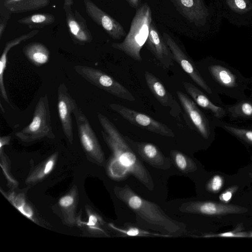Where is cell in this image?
Listing matches in <instances>:
<instances>
[{"label":"cell","instance_id":"obj_1","mask_svg":"<svg viewBox=\"0 0 252 252\" xmlns=\"http://www.w3.org/2000/svg\"><path fill=\"white\" fill-rule=\"evenodd\" d=\"M97 117L103 130V139L111 151V157L118 159L148 189L153 190L154 184L149 171L138 159L133 150L115 125L104 115L98 113Z\"/></svg>","mask_w":252,"mask_h":252},{"label":"cell","instance_id":"obj_2","mask_svg":"<svg viewBox=\"0 0 252 252\" xmlns=\"http://www.w3.org/2000/svg\"><path fill=\"white\" fill-rule=\"evenodd\" d=\"M205 66L208 85L216 94H220L236 100L246 96L250 89V78H246L237 69L224 61L212 59Z\"/></svg>","mask_w":252,"mask_h":252},{"label":"cell","instance_id":"obj_3","mask_svg":"<svg viewBox=\"0 0 252 252\" xmlns=\"http://www.w3.org/2000/svg\"><path fill=\"white\" fill-rule=\"evenodd\" d=\"M114 192L118 199L148 223L158 226L169 233L181 229L179 223L166 216L157 204L143 198L128 185L115 186Z\"/></svg>","mask_w":252,"mask_h":252},{"label":"cell","instance_id":"obj_4","mask_svg":"<svg viewBox=\"0 0 252 252\" xmlns=\"http://www.w3.org/2000/svg\"><path fill=\"white\" fill-rule=\"evenodd\" d=\"M152 21L151 9L145 3L136 11L124 40L121 43H113L112 47L123 52L134 60L141 62L140 51L147 40Z\"/></svg>","mask_w":252,"mask_h":252},{"label":"cell","instance_id":"obj_5","mask_svg":"<svg viewBox=\"0 0 252 252\" xmlns=\"http://www.w3.org/2000/svg\"><path fill=\"white\" fill-rule=\"evenodd\" d=\"M25 144H32L44 138L54 139L51 124L49 99L47 94L38 101L31 122L16 134Z\"/></svg>","mask_w":252,"mask_h":252},{"label":"cell","instance_id":"obj_6","mask_svg":"<svg viewBox=\"0 0 252 252\" xmlns=\"http://www.w3.org/2000/svg\"><path fill=\"white\" fill-rule=\"evenodd\" d=\"M79 140L87 158L92 162L102 166L105 162L104 153L87 118L77 106L74 110Z\"/></svg>","mask_w":252,"mask_h":252},{"label":"cell","instance_id":"obj_7","mask_svg":"<svg viewBox=\"0 0 252 252\" xmlns=\"http://www.w3.org/2000/svg\"><path fill=\"white\" fill-rule=\"evenodd\" d=\"M163 39L169 48L174 60L179 64L193 81L203 90L214 103L222 106L224 104L219 95L212 91L192 60L168 34L164 33Z\"/></svg>","mask_w":252,"mask_h":252},{"label":"cell","instance_id":"obj_8","mask_svg":"<svg viewBox=\"0 0 252 252\" xmlns=\"http://www.w3.org/2000/svg\"><path fill=\"white\" fill-rule=\"evenodd\" d=\"M74 68L77 74L98 88L118 97L130 101L135 100L134 96L128 89L105 72L82 65H75Z\"/></svg>","mask_w":252,"mask_h":252},{"label":"cell","instance_id":"obj_9","mask_svg":"<svg viewBox=\"0 0 252 252\" xmlns=\"http://www.w3.org/2000/svg\"><path fill=\"white\" fill-rule=\"evenodd\" d=\"M177 97L186 113L201 137L205 140H212L215 135L216 126L214 118L203 112L186 94L177 91Z\"/></svg>","mask_w":252,"mask_h":252},{"label":"cell","instance_id":"obj_10","mask_svg":"<svg viewBox=\"0 0 252 252\" xmlns=\"http://www.w3.org/2000/svg\"><path fill=\"white\" fill-rule=\"evenodd\" d=\"M109 106L112 110L132 125L162 136H175L170 128L148 115L119 104L110 103Z\"/></svg>","mask_w":252,"mask_h":252},{"label":"cell","instance_id":"obj_11","mask_svg":"<svg viewBox=\"0 0 252 252\" xmlns=\"http://www.w3.org/2000/svg\"><path fill=\"white\" fill-rule=\"evenodd\" d=\"M179 211L182 213L219 216L243 213L248 210L234 204L211 201H190L182 203Z\"/></svg>","mask_w":252,"mask_h":252},{"label":"cell","instance_id":"obj_12","mask_svg":"<svg viewBox=\"0 0 252 252\" xmlns=\"http://www.w3.org/2000/svg\"><path fill=\"white\" fill-rule=\"evenodd\" d=\"M28 186L20 190L14 189L5 191L0 188V191L5 198L23 216L38 225L50 227V224L39 215L29 200L26 194L31 186Z\"/></svg>","mask_w":252,"mask_h":252},{"label":"cell","instance_id":"obj_13","mask_svg":"<svg viewBox=\"0 0 252 252\" xmlns=\"http://www.w3.org/2000/svg\"><path fill=\"white\" fill-rule=\"evenodd\" d=\"M58 111L63 132L70 144L73 141L72 114L78 106L64 83L58 88Z\"/></svg>","mask_w":252,"mask_h":252},{"label":"cell","instance_id":"obj_14","mask_svg":"<svg viewBox=\"0 0 252 252\" xmlns=\"http://www.w3.org/2000/svg\"><path fill=\"white\" fill-rule=\"evenodd\" d=\"M82 211L77 214L76 225L87 237H110L108 223L88 204L85 206V217L82 218Z\"/></svg>","mask_w":252,"mask_h":252},{"label":"cell","instance_id":"obj_15","mask_svg":"<svg viewBox=\"0 0 252 252\" xmlns=\"http://www.w3.org/2000/svg\"><path fill=\"white\" fill-rule=\"evenodd\" d=\"M124 137L130 147L151 166L162 170L171 167V159L164 156L154 144L135 141L126 136Z\"/></svg>","mask_w":252,"mask_h":252},{"label":"cell","instance_id":"obj_16","mask_svg":"<svg viewBox=\"0 0 252 252\" xmlns=\"http://www.w3.org/2000/svg\"><path fill=\"white\" fill-rule=\"evenodd\" d=\"M79 202L78 189L76 185L62 195L52 207L63 223L69 227L76 225L77 207Z\"/></svg>","mask_w":252,"mask_h":252},{"label":"cell","instance_id":"obj_17","mask_svg":"<svg viewBox=\"0 0 252 252\" xmlns=\"http://www.w3.org/2000/svg\"><path fill=\"white\" fill-rule=\"evenodd\" d=\"M88 15L100 26L113 39H120L126 35L123 26L90 0H84Z\"/></svg>","mask_w":252,"mask_h":252},{"label":"cell","instance_id":"obj_18","mask_svg":"<svg viewBox=\"0 0 252 252\" xmlns=\"http://www.w3.org/2000/svg\"><path fill=\"white\" fill-rule=\"evenodd\" d=\"M146 44L162 67L167 69L173 65L174 59L169 48L152 23Z\"/></svg>","mask_w":252,"mask_h":252},{"label":"cell","instance_id":"obj_19","mask_svg":"<svg viewBox=\"0 0 252 252\" xmlns=\"http://www.w3.org/2000/svg\"><path fill=\"white\" fill-rule=\"evenodd\" d=\"M144 77L147 86L158 101L162 105L169 107L172 116H177L181 111L180 105L160 80L149 71H145Z\"/></svg>","mask_w":252,"mask_h":252},{"label":"cell","instance_id":"obj_20","mask_svg":"<svg viewBox=\"0 0 252 252\" xmlns=\"http://www.w3.org/2000/svg\"><path fill=\"white\" fill-rule=\"evenodd\" d=\"M183 84L186 92L195 103L207 111L214 119L223 120L226 117L224 108L214 103L204 92L189 82H184Z\"/></svg>","mask_w":252,"mask_h":252},{"label":"cell","instance_id":"obj_21","mask_svg":"<svg viewBox=\"0 0 252 252\" xmlns=\"http://www.w3.org/2000/svg\"><path fill=\"white\" fill-rule=\"evenodd\" d=\"M177 9L190 22H205L208 11L203 0H174Z\"/></svg>","mask_w":252,"mask_h":252},{"label":"cell","instance_id":"obj_22","mask_svg":"<svg viewBox=\"0 0 252 252\" xmlns=\"http://www.w3.org/2000/svg\"><path fill=\"white\" fill-rule=\"evenodd\" d=\"M233 104H223L226 116L231 121H252V97L246 96Z\"/></svg>","mask_w":252,"mask_h":252},{"label":"cell","instance_id":"obj_23","mask_svg":"<svg viewBox=\"0 0 252 252\" xmlns=\"http://www.w3.org/2000/svg\"><path fill=\"white\" fill-rule=\"evenodd\" d=\"M58 156V152H55L32 168L25 180L26 184L31 186L46 178L55 167Z\"/></svg>","mask_w":252,"mask_h":252},{"label":"cell","instance_id":"obj_24","mask_svg":"<svg viewBox=\"0 0 252 252\" xmlns=\"http://www.w3.org/2000/svg\"><path fill=\"white\" fill-rule=\"evenodd\" d=\"M216 127L222 129L240 141L252 146V126L227 122L223 120L214 119Z\"/></svg>","mask_w":252,"mask_h":252},{"label":"cell","instance_id":"obj_25","mask_svg":"<svg viewBox=\"0 0 252 252\" xmlns=\"http://www.w3.org/2000/svg\"><path fill=\"white\" fill-rule=\"evenodd\" d=\"M38 32V30L33 31L28 34L23 35L8 41L5 44L4 49L1 55L0 59V91L3 99L9 104L10 102L4 84V73L7 64L8 52L13 47L19 44L23 41L34 36Z\"/></svg>","mask_w":252,"mask_h":252},{"label":"cell","instance_id":"obj_26","mask_svg":"<svg viewBox=\"0 0 252 252\" xmlns=\"http://www.w3.org/2000/svg\"><path fill=\"white\" fill-rule=\"evenodd\" d=\"M23 50L26 57L35 66L42 65L49 61L50 52L48 48L41 43L27 45Z\"/></svg>","mask_w":252,"mask_h":252},{"label":"cell","instance_id":"obj_27","mask_svg":"<svg viewBox=\"0 0 252 252\" xmlns=\"http://www.w3.org/2000/svg\"><path fill=\"white\" fill-rule=\"evenodd\" d=\"M171 160L181 172L184 173L193 172L197 169L195 162L189 156L178 150L170 151Z\"/></svg>","mask_w":252,"mask_h":252},{"label":"cell","instance_id":"obj_28","mask_svg":"<svg viewBox=\"0 0 252 252\" xmlns=\"http://www.w3.org/2000/svg\"><path fill=\"white\" fill-rule=\"evenodd\" d=\"M65 11L67 26L71 34L79 43L91 42L92 37L89 32L84 29L80 24L76 20L71 11L68 12L66 10Z\"/></svg>","mask_w":252,"mask_h":252},{"label":"cell","instance_id":"obj_29","mask_svg":"<svg viewBox=\"0 0 252 252\" xmlns=\"http://www.w3.org/2000/svg\"><path fill=\"white\" fill-rule=\"evenodd\" d=\"M106 170L109 177L117 181L123 180L130 174L118 159L112 157H110L106 164Z\"/></svg>","mask_w":252,"mask_h":252},{"label":"cell","instance_id":"obj_30","mask_svg":"<svg viewBox=\"0 0 252 252\" xmlns=\"http://www.w3.org/2000/svg\"><path fill=\"white\" fill-rule=\"evenodd\" d=\"M3 148H0V165L7 182V186L10 189H17L19 183L11 172V162L3 151Z\"/></svg>","mask_w":252,"mask_h":252},{"label":"cell","instance_id":"obj_31","mask_svg":"<svg viewBox=\"0 0 252 252\" xmlns=\"http://www.w3.org/2000/svg\"><path fill=\"white\" fill-rule=\"evenodd\" d=\"M108 225L110 228L125 236L166 237L172 236V235L171 236L168 234H160L158 233H152L135 227H129L125 228H120L116 226L113 223H109Z\"/></svg>","mask_w":252,"mask_h":252},{"label":"cell","instance_id":"obj_32","mask_svg":"<svg viewBox=\"0 0 252 252\" xmlns=\"http://www.w3.org/2000/svg\"><path fill=\"white\" fill-rule=\"evenodd\" d=\"M55 17L50 14H35L20 19L18 22L21 24L46 25L53 23Z\"/></svg>","mask_w":252,"mask_h":252},{"label":"cell","instance_id":"obj_33","mask_svg":"<svg viewBox=\"0 0 252 252\" xmlns=\"http://www.w3.org/2000/svg\"><path fill=\"white\" fill-rule=\"evenodd\" d=\"M224 183L223 178L219 175L214 176L207 184V189L213 193H218Z\"/></svg>","mask_w":252,"mask_h":252},{"label":"cell","instance_id":"obj_34","mask_svg":"<svg viewBox=\"0 0 252 252\" xmlns=\"http://www.w3.org/2000/svg\"><path fill=\"white\" fill-rule=\"evenodd\" d=\"M226 3L230 9L237 12L243 13L249 10L247 0H226Z\"/></svg>","mask_w":252,"mask_h":252},{"label":"cell","instance_id":"obj_35","mask_svg":"<svg viewBox=\"0 0 252 252\" xmlns=\"http://www.w3.org/2000/svg\"><path fill=\"white\" fill-rule=\"evenodd\" d=\"M203 237H249L248 232L230 231L214 234H207Z\"/></svg>","mask_w":252,"mask_h":252},{"label":"cell","instance_id":"obj_36","mask_svg":"<svg viewBox=\"0 0 252 252\" xmlns=\"http://www.w3.org/2000/svg\"><path fill=\"white\" fill-rule=\"evenodd\" d=\"M235 189V188H232V189H230L224 191L220 195V200L223 202H227L229 201L231 198L233 192H234Z\"/></svg>","mask_w":252,"mask_h":252},{"label":"cell","instance_id":"obj_37","mask_svg":"<svg viewBox=\"0 0 252 252\" xmlns=\"http://www.w3.org/2000/svg\"><path fill=\"white\" fill-rule=\"evenodd\" d=\"M11 137L10 135L2 136L0 137V148H3L4 146L9 145Z\"/></svg>","mask_w":252,"mask_h":252},{"label":"cell","instance_id":"obj_38","mask_svg":"<svg viewBox=\"0 0 252 252\" xmlns=\"http://www.w3.org/2000/svg\"><path fill=\"white\" fill-rule=\"evenodd\" d=\"M129 5L133 7L136 8L139 4V0H126Z\"/></svg>","mask_w":252,"mask_h":252},{"label":"cell","instance_id":"obj_39","mask_svg":"<svg viewBox=\"0 0 252 252\" xmlns=\"http://www.w3.org/2000/svg\"><path fill=\"white\" fill-rule=\"evenodd\" d=\"M250 78V90H251V93L250 96L252 97V76Z\"/></svg>","mask_w":252,"mask_h":252},{"label":"cell","instance_id":"obj_40","mask_svg":"<svg viewBox=\"0 0 252 252\" xmlns=\"http://www.w3.org/2000/svg\"><path fill=\"white\" fill-rule=\"evenodd\" d=\"M22 0H8L7 3L8 4H10L11 3H15V2H20V1H22Z\"/></svg>","mask_w":252,"mask_h":252},{"label":"cell","instance_id":"obj_41","mask_svg":"<svg viewBox=\"0 0 252 252\" xmlns=\"http://www.w3.org/2000/svg\"><path fill=\"white\" fill-rule=\"evenodd\" d=\"M249 233V237H252V231L250 232H248Z\"/></svg>","mask_w":252,"mask_h":252}]
</instances>
